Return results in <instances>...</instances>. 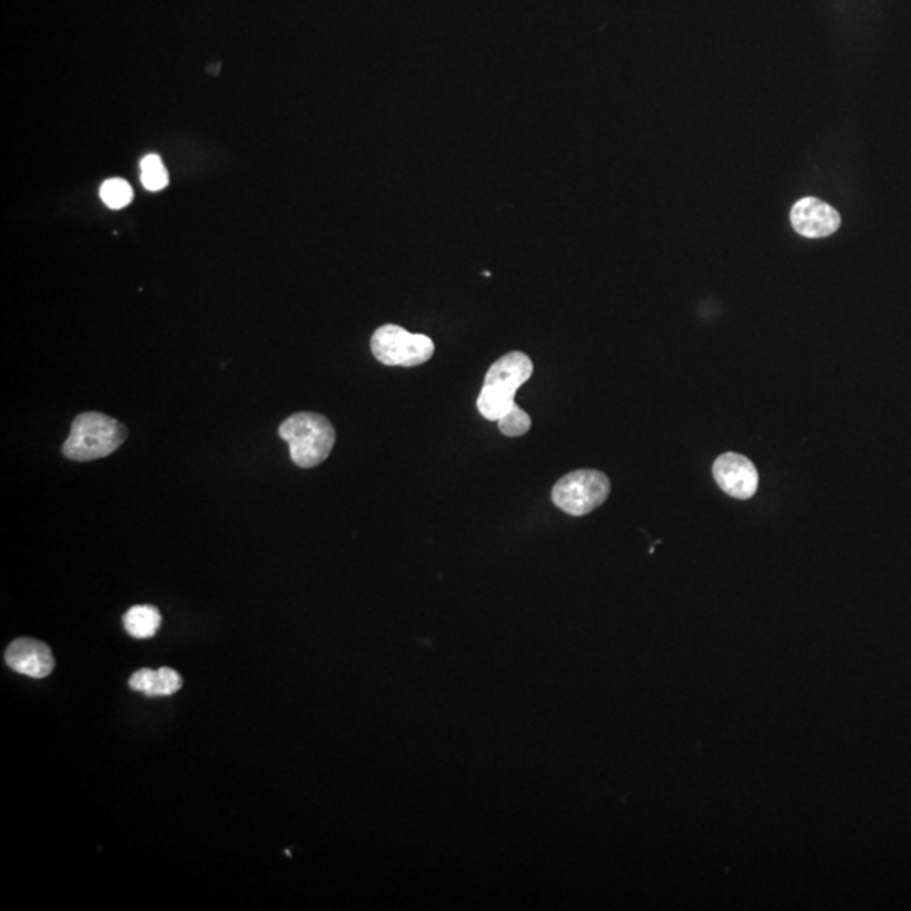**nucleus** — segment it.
I'll use <instances>...</instances> for the list:
<instances>
[{
  "label": "nucleus",
  "mask_w": 911,
  "mask_h": 911,
  "mask_svg": "<svg viewBox=\"0 0 911 911\" xmlns=\"http://www.w3.org/2000/svg\"><path fill=\"white\" fill-rule=\"evenodd\" d=\"M161 613L158 607L149 604H139L130 607L123 615V628L133 638H152L161 626Z\"/></svg>",
  "instance_id": "nucleus-10"
},
{
  "label": "nucleus",
  "mask_w": 911,
  "mask_h": 911,
  "mask_svg": "<svg viewBox=\"0 0 911 911\" xmlns=\"http://www.w3.org/2000/svg\"><path fill=\"white\" fill-rule=\"evenodd\" d=\"M612 492V483L597 469H576L561 478L552 488V502L557 508L583 517L606 502Z\"/></svg>",
  "instance_id": "nucleus-4"
},
{
  "label": "nucleus",
  "mask_w": 911,
  "mask_h": 911,
  "mask_svg": "<svg viewBox=\"0 0 911 911\" xmlns=\"http://www.w3.org/2000/svg\"><path fill=\"white\" fill-rule=\"evenodd\" d=\"M6 662L12 671L26 677L44 679L55 671L51 648L34 638L14 640L6 650Z\"/></svg>",
  "instance_id": "nucleus-8"
},
{
  "label": "nucleus",
  "mask_w": 911,
  "mask_h": 911,
  "mask_svg": "<svg viewBox=\"0 0 911 911\" xmlns=\"http://www.w3.org/2000/svg\"><path fill=\"white\" fill-rule=\"evenodd\" d=\"M713 475L720 488L736 499H750L760 483L757 469L743 454H721L714 463Z\"/></svg>",
  "instance_id": "nucleus-6"
},
{
  "label": "nucleus",
  "mask_w": 911,
  "mask_h": 911,
  "mask_svg": "<svg viewBox=\"0 0 911 911\" xmlns=\"http://www.w3.org/2000/svg\"><path fill=\"white\" fill-rule=\"evenodd\" d=\"M127 427L100 413H83L75 417L63 456L71 462H93L107 458L126 443Z\"/></svg>",
  "instance_id": "nucleus-2"
},
{
  "label": "nucleus",
  "mask_w": 911,
  "mask_h": 911,
  "mask_svg": "<svg viewBox=\"0 0 911 911\" xmlns=\"http://www.w3.org/2000/svg\"><path fill=\"white\" fill-rule=\"evenodd\" d=\"M534 375V364L531 358L522 351H512L505 357L498 358L489 367L488 374L479 394V414L485 419L498 423L503 416L514 409L515 394L525 382L531 380Z\"/></svg>",
  "instance_id": "nucleus-1"
},
{
  "label": "nucleus",
  "mask_w": 911,
  "mask_h": 911,
  "mask_svg": "<svg viewBox=\"0 0 911 911\" xmlns=\"http://www.w3.org/2000/svg\"><path fill=\"white\" fill-rule=\"evenodd\" d=\"M498 427L499 430H502V434H505V436L521 437L524 436V434H527L528 429H531L532 419L531 416H528V414L522 409V407H518V405L515 404L514 409L498 420Z\"/></svg>",
  "instance_id": "nucleus-13"
},
{
  "label": "nucleus",
  "mask_w": 911,
  "mask_h": 911,
  "mask_svg": "<svg viewBox=\"0 0 911 911\" xmlns=\"http://www.w3.org/2000/svg\"><path fill=\"white\" fill-rule=\"evenodd\" d=\"M140 181L147 191H161L168 186V171L158 155L146 156L140 161Z\"/></svg>",
  "instance_id": "nucleus-11"
},
{
  "label": "nucleus",
  "mask_w": 911,
  "mask_h": 911,
  "mask_svg": "<svg viewBox=\"0 0 911 911\" xmlns=\"http://www.w3.org/2000/svg\"><path fill=\"white\" fill-rule=\"evenodd\" d=\"M101 201L106 202L107 207L112 210H120L126 208L133 198L132 188L129 182L120 178L107 179L100 188Z\"/></svg>",
  "instance_id": "nucleus-12"
},
{
  "label": "nucleus",
  "mask_w": 911,
  "mask_h": 911,
  "mask_svg": "<svg viewBox=\"0 0 911 911\" xmlns=\"http://www.w3.org/2000/svg\"><path fill=\"white\" fill-rule=\"evenodd\" d=\"M792 227L805 238H824L835 234L841 227V215L835 208L819 198L800 199L790 214Z\"/></svg>",
  "instance_id": "nucleus-7"
},
{
  "label": "nucleus",
  "mask_w": 911,
  "mask_h": 911,
  "mask_svg": "<svg viewBox=\"0 0 911 911\" xmlns=\"http://www.w3.org/2000/svg\"><path fill=\"white\" fill-rule=\"evenodd\" d=\"M129 685L132 691L142 692L147 697H168L182 687V679L175 669H140L130 677Z\"/></svg>",
  "instance_id": "nucleus-9"
},
{
  "label": "nucleus",
  "mask_w": 911,
  "mask_h": 911,
  "mask_svg": "<svg viewBox=\"0 0 911 911\" xmlns=\"http://www.w3.org/2000/svg\"><path fill=\"white\" fill-rule=\"evenodd\" d=\"M372 353L387 367H417L433 358L429 336L407 331L397 325H385L372 336Z\"/></svg>",
  "instance_id": "nucleus-5"
},
{
  "label": "nucleus",
  "mask_w": 911,
  "mask_h": 911,
  "mask_svg": "<svg viewBox=\"0 0 911 911\" xmlns=\"http://www.w3.org/2000/svg\"><path fill=\"white\" fill-rule=\"evenodd\" d=\"M279 436L286 440L290 459L299 468L309 469L328 459L335 447L336 433L321 414L297 413L287 417L279 427Z\"/></svg>",
  "instance_id": "nucleus-3"
}]
</instances>
